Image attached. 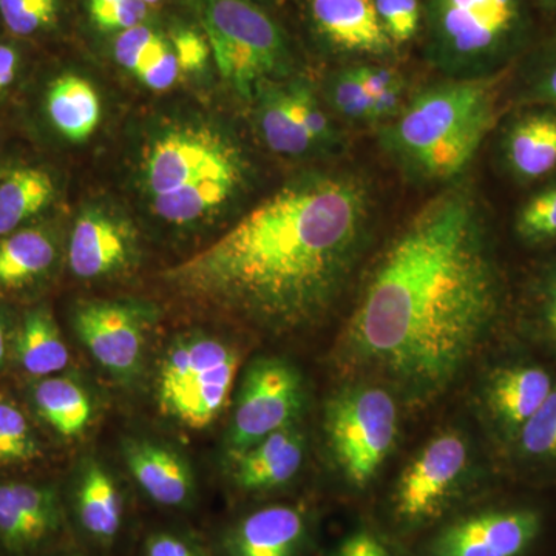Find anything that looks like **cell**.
<instances>
[{
	"instance_id": "6da1fadb",
	"label": "cell",
	"mask_w": 556,
	"mask_h": 556,
	"mask_svg": "<svg viewBox=\"0 0 556 556\" xmlns=\"http://www.w3.org/2000/svg\"><path fill=\"white\" fill-rule=\"evenodd\" d=\"M504 303L481 207L467 190H447L380 255L343 332L345 361L427 404L481 351Z\"/></svg>"
},
{
	"instance_id": "7a4b0ae2",
	"label": "cell",
	"mask_w": 556,
	"mask_h": 556,
	"mask_svg": "<svg viewBox=\"0 0 556 556\" xmlns=\"http://www.w3.org/2000/svg\"><path fill=\"white\" fill-rule=\"evenodd\" d=\"M371 215L362 179L302 175L161 278L179 298L249 327L302 331L342 298L367 248Z\"/></svg>"
},
{
	"instance_id": "3957f363",
	"label": "cell",
	"mask_w": 556,
	"mask_h": 556,
	"mask_svg": "<svg viewBox=\"0 0 556 556\" xmlns=\"http://www.w3.org/2000/svg\"><path fill=\"white\" fill-rule=\"evenodd\" d=\"M251 164L214 121H174L142 149L139 185L156 218L178 228L217 218L247 190Z\"/></svg>"
},
{
	"instance_id": "277c9868",
	"label": "cell",
	"mask_w": 556,
	"mask_h": 556,
	"mask_svg": "<svg viewBox=\"0 0 556 556\" xmlns=\"http://www.w3.org/2000/svg\"><path fill=\"white\" fill-rule=\"evenodd\" d=\"M507 70L426 87L387 121L380 141L409 177L448 181L467 169L495 127Z\"/></svg>"
},
{
	"instance_id": "5b68a950",
	"label": "cell",
	"mask_w": 556,
	"mask_h": 556,
	"mask_svg": "<svg viewBox=\"0 0 556 556\" xmlns=\"http://www.w3.org/2000/svg\"><path fill=\"white\" fill-rule=\"evenodd\" d=\"M477 456L466 434L444 430L428 439L380 503L375 521L399 543L412 544L479 497Z\"/></svg>"
},
{
	"instance_id": "8992f818",
	"label": "cell",
	"mask_w": 556,
	"mask_h": 556,
	"mask_svg": "<svg viewBox=\"0 0 556 556\" xmlns=\"http://www.w3.org/2000/svg\"><path fill=\"white\" fill-rule=\"evenodd\" d=\"M428 56L452 78L507 70L527 46L526 0H427Z\"/></svg>"
},
{
	"instance_id": "52a82bcc",
	"label": "cell",
	"mask_w": 556,
	"mask_h": 556,
	"mask_svg": "<svg viewBox=\"0 0 556 556\" xmlns=\"http://www.w3.org/2000/svg\"><path fill=\"white\" fill-rule=\"evenodd\" d=\"M555 530L556 508L541 496L477 497L407 547L412 556H540Z\"/></svg>"
},
{
	"instance_id": "ba28073f",
	"label": "cell",
	"mask_w": 556,
	"mask_h": 556,
	"mask_svg": "<svg viewBox=\"0 0 556 556\" xmlns=\"http://www.w3.org/2000/svg\"><path fill=\"white\" fill-rule=\"evenodd\" d=\"M241 354L229 340L193 331L164 350L156 369L160 412L189 430L214 426L228 405Z\"/></svg>"
},
{
	"instance_id": "9c48e42d",
	"label": "cell",
	"mask_w": 556,
	"mask_h": 556,
	"mask_svg": "<svg viewBox=\"0 0 556 556\" xmlns=\"http://www.w3.org/2000/svg\"><path fill=\"white\" fill-rule=\"evenodd\" d=\"M222 78L251 100L266 80H280L292 67L283 31L248 0H190Z\"/></svg>"
},
{
	"instance_id": "30bf717a",
	"label": "cell",
	"mask_w": 556,
	"mask_h": 556,
	"mask_svg": "<svg viewBox=\"0 0 556 556\" xmlns=\"http://www.w3.org/2000/svg\"><path fill=\"white\" fill-rule=\"evenodd\" d=\"M325 433L343 484L353 493L367 492L396 448L397 401L372 382L342 387L325 409Z\"/></svg>"
},
{
	"instance_id": "8fae6325",
	"label": "cell",
	"mask_w": 556,
	"mask_h": 556,
	"mask_svg": "<svg viewBox=\"0 0 556 556\" xmlns=\"http://www.w3.org/2000/svg\"><path fill=\"white\" fill-rule=\"evenodd\" d=\"M306 404L302 372L283 357L254 358L241 376L226 434L230 459L263 438L295 426Z\"/></svg>"
},
{
	"instance_id": "7c38bea8",
	"label": "cell",
	"mask_w": 556,
	"mask_h": 556,
	"mask_svg": "<svg viewBox=\"0 0 556 556\" xmlns=\"http://www.w3.org/2000/svg\"><path fill=\"white\" fill-rule=\"evenodd\" d=\"M72 533L60 486L43 479L0 475V555L46 556Z\"/></svg>"
},
{
	"instance_id": "4fadbf2b",
	"label": "cell",
	"mask_w": 556,
	"mask_h": 556,
	"mask_svg": "<svg viewBox=\"0 0 556 556\" xmlns=\"http://www.w3.org/2000/svg\"><path fill=\"white\" fill-rule=\"evenodd\" d=\"M153 314L130 300H86L72 311L76 338L112 378L129 382L139 375Z\"/></svg>"
},
{
	"instance_id": "5bb4252c",
	"label": "cell",
	"mask_w": 556,
	"mask_h": 556,
	"mask_svg": "<svg viewBox=\"0 0 556 556\" xmlns=\"http://www.w3.org/2000/svg\"><path fill=\"white\" fill-rule=\"evenodd\" d=\"M212 556H316L317 517L302 503L249 508L219 530Z\"/></svg>"
},
{
	"instance_id": "9a60e30c",
	"label": "cell",
	"mask_w": 556,
	"mask_h": 556,
	"mask_svg": "<svg viewBox=\"0 0 556 556\" xmlns=\"http://www.w3.org/2000/svg\"><path fill=\"white\" fill-rule=\"evenodd\" d=\"M556 386V371L530 354L506 358L486 372L481 388L485 419L504 448L510 447Z\"/></svg>"
},
{
	"instance_id": "2e32d148",
	"label": "cell",
	"mask_w": 556,
	"mask_h": 556,
	"mask_svg": "<svg viewBox=\"0 0 556 556\" xmlns=\"http://www.w3.org/2000/svg\"><path fill=\"white\" fill-rule=\"evenodd\" d=\"M138 257V232L129 218L100 206L79 212L65 247L73 277L102 280L121 276L134 268Z\"/></svg>"
},
{
	"instance_id": "e0dca14e",
	"label": "cell",
	"mask_w": 556,
	"mask_h": 556,
	"mask_svg": "<svg viewBox=\"0 0 556 556\" xmlns=\"http://www.w3.org/2000/svg\"><path fill=\"white\" fill-rule=\"evenodd\" d=\"M61 262V240L49 219L0 237V302H36Z\"/></svg>"
},
{
	"instance_id": "ac0fdd59",
	"label": "cell",
	"mask_w": 556,
	"mask_h": 556,
	"mask_svg": "<svg viewBox=\"0 0 556 556\" xmlns=\"http://www.w3.org/2000/svg\"><path fill=\"white\" fill-rule=\"evenodd\" d=\"M65 507L70 527L94 547L110 551L123 536L126 500L118 481L100 460L89 459L79 467Z\"/></svg>"
},
{
	"instance_id": "d6986e66",
	"label": "cell",
	"mask_w": 556,
	"mask_h": 556,
	"mask_svg": "<svg viewBox=\"0 0 556 556\" xmlns=\"http://www.w3.org/2000/svg\"><path fill=\"white\" fill-rule=\"evenodd\" d=\"M123 453L131 479L150 503L170 511L193 506L195 477L177 450L152 439L131 438L124 442Z\"/></svg>"
},
{
	"instance_id": "ffe728a7",
	"label": "cell",
	"mask_w": 556,
	"mask_h": 556,
	"mask_svg": "<svg viewBox=\"0 0 556 556\" xmlns=\"http://www.w3.org/2000/svg\"><path fill=\"white\" fill-rule=\"evenodd\" d=\"M36 115L43 129L70 144H83L101 123V98L91 83L73 72H61L40 84Z\"/></svg>"
},
{
	"instance_id": "44dd1931",
	"label": "cell",
	"mask_w": 556,
	"mask_h": 556,
	"mask_svg": "<svg viewBox=\"0 0 556 556\" xmlns=\"http://www.w3.org/2000/svg\"><path fill=\"white\" fill-rule=\"evenodd\" d=\"M305 452L302 431L295 426L283 428L230 459V482L248 496L277 492L299 477Z\"/></svg>"
},
{
	"instance_id": "7402d4cb",
	"label": "cell",
	"mask_w": 556,
	"mask_h": 556,
	"mask_svg": "<svg viewBox=\"0 0 556 556\" xmlns=\"http://www.w3.org/2000/svg\"><path fill=\"white\" fill-rule=\"evenodd\" d=\"M311 20L331 49L386 56L393 43L383 30L375 0H309Z\"/></svg>"
},
{
	"instance_id": "603a6c76",
	"label": "cell",
	"mask_w": 556,
	"mask_h": 556,
	"mask_svg": "<svg viewBox=\"0 0 556 556\" xmlns=\"http://www.w3.org/2000/svg\"><path fill=\"white\" fill-rule=\"evenodd\" d=\"M60 197L56 174L47 164L20 156L0 169V237L49 219Z\"/></svg>"
},
{
	"instance_id": "cb8c5ba5",
	"label": "cell",
	"mask_w": 556,
	"mask_h": 556,
	"mask_svg": "<svg viewBox=\"0 0 556 556\" xmlns=\"http://www.w3.org/2000/svg\"><path fill=\"white\" fill-rule=\"evenodd\" d=\"M501 148L507 170L518 181L551 175L556 169V108L527 105L508 124Z\"/></svg>"
},
{
	"instance_id": "d4e9b609",
	"label": "cell",
	"mask_w": 556,
	"mask_h": 556,
	"mask_svg": "<svg viewBox=\"0 0 556 556\" xmlns=\"http://www.w3.org/2000/svg\"><path fill=\"white\" fill-rule=\"evenodd\" d=\"M11 365L27 380L61 375L68 368V345L49 303H28L17 313Z\"/></svg>"
},
{
	"instance_id": "484cf974",
	"label": "cell",
	"mask_w": 556,
	"mask_h": 556,
	"mask_svg": "<svg viewBox=\"0 0 556 556\" xmlns=\"http://www.w3.org/2000/svg\"><path fill=\"white\" fill-rule=\"evenodd\" d=\"M27 382V407L36 422L65 441L86 433L93 417V402L79 380L61 372Z\"/></svg>"
},
{
	"instance_id": "4316f807",
	"label": "cell",
	"mask_w": 556,
	"mask_h": 556,
	"mask_svg": "<svg viewBox=\"0 0 556 556\" xmlns=\"http://www.w3.org/2000/svg\"><path fill=\"white\" fill-rule=\"evenodd\" d=\"M507 453L521 477L546 484L556 482V386Z\"/></svg>"
},
{
	"instance_id": "83f0119b",
	"label": "cell",
	"mask_w": 556,
	"mask_h": 556,
	"mask_svg": "<svg viewBox=\"0 0 556 556\" xmlns=\"http://www.w3.org/2000/svg\"><path fill=\"white\" fill-rule=\"evenodd\" d=\"M251 100L254 101V121L260 138L273 152L302 156L317 150L289 109L285 79L266 80Z\"/></svg>"
},
{
	"instance_id": "f1b7e54d",
	"label": "cell",
	"mask_w": 556,
	"mask_h": 556,
	"mask_svg": "<svg viewBox=\"0 0 556 556\" xmlns=\"http://www.w3.org/2000/svg\"><path fill=\"white\" fill-rule=\"evenodd\" d=\"M521 327L527 342L556 365V252L527 285Z\"/></svg>"
},
{
	"instance_id": "f546056e",
	"label": "cell",
	"mask_w": 556,
	"mask_h": 556,
	"mask_svg": "<svg viewBox=\"0 0 556 556\" xmlns=\"http://www.w3.org/2000/svg\"><path fill=\"white\" fill-rule=\"evenodd\" d=\"M43 457L46 444L30 409L0 390V471L24 470Z\"/></svg>"
},
{
	"instance_id": "4dcf8cb0",
	"label": "cell",
	"mask_w": 556,
	"mask_h": 556,
	"mask_svg": "<svg viewBox=\"0 0 556 556\" xmlns=\"http://www.w3.org/2000/svg\"><path fill=\"white\" fill-rule=\"evenodd\" d=\"M61 0H0V30L11 39L27 42L58 27Z\"/></svg>"
},
{
	"instance_id": "1f68e13d",
	"label": "cell",
	"mask_w": 556,
	"mask_h": 556,
	"mask_svg": "<svg viewBox=\"0 0 556 556\" xmlns=\"http://www.w3.org/2000/svg\"><path fill=\"white\" fill-rule=\"evenodd\" d=\"M514 229L526 247L556 243V182L538 190L521 204L515 215Z\"/></svg>"
},
{
	"instance_id": "d6a6232c",
	"label": "cell",
	"mask_w": 556,
	"mask_h": 556,
	"mask_svg": "<svg viewBox=\"0 0 556 556\" xmlns=\"http://www.w3.org/2000/svg\"><path fill=\"white\" fill-rule=\"evenodd\" d=\"M285 89L292 115L316 149L334 146V130L311 84L303 79L285 80Z\"/></svg>"
},
{
	"instance_id": "836d02e7",
	"label": "cell",
	"mask_w": 556,
	"mask_h": 556,
	"mask_svg": "<svg viewBox=\"0 0 556 556\" xmlns=\"http://www.w3.org/2000/svg\"><path fill=\"white\" fill-rule=\"evenodd\" d=\"M328 556H412L405 544L388 535L369 518H358L342 536L336 541Z\"/></svg>"
},
{
	"instance_id": "e575fe53",
	"label": "cell",
	"mask_w": 556,
	"mask_h": 556,
	"mask_svg": "<svg viewBox=\"0 0 556 556\" xmlns=\"http://www.w3.org/2000/svg\"><path fill=\"white\" fill-rule=\"evenodd\" d=\"M169 47V39L142 24L116 35L113 54L121 67L137 76L153 61L159 60Z\"/></svg>"
},
{
	"instance_id": "d590c367",
	"label": "cell",
	"mask_w": 556,
	"mask_h": 556,
	"mask_svg": "<svg viewBox=\"0 0 556 556\" xmlns=\"http://www.w3.org/2000/svg\"><path fill=\"white\" fill-rule=\"evenodd\" d=\"M521 101L526 105L556 108V36L543 43L527 65Z\"/></svg>"
},
{
	"instance_id": "8d00e7d4",
	"label": "cell",
	"mask_w": 556,
	"mask_h": 556,
	"mask_svg": "<svg viewBox=\"0 0 556 556\" xmlns=\"http://www.w3.org/2000/svg\"><path fill=\"white\" fill-rule=\"evenodd\" d=\"M327 97L331 108L351 121H371L372 98L358 80L356 70H339L328 80Z\"/></svg>"
},
{
	"instance_id": "74e56055",
	"label": "cell",
	"mask_w": 556,
	"mask_h": 556,
	"mask_svg": "<svg viewBox=\"0 0 556 556\" xmlns=\"http://www.w3.org/2000/svg\"><path fill=\"white\" fill-rule=\"evenodd\" d=\"M375 5L393 46L415 38L420 24L419 0H375Z\"/></svg>"
},
{
	"instance_id": "f35d334b",
	"label": "cell",
	"mask_w": 556,
	"mask_h": 556,
	"mask_svg": "<svg viewBox=\"0 0 556 556\" xmlns=\"http://www.w3.org/2000/svg\"><path fill=\"white\" fill-rule=\"evenodd\" d=\"M141 556H212V552L186 530L160 527L142 538Z\"/></svg>"
},
{
	"instance_id": "ab89813d",
	"label": "cell",
	"mask_w": 556,
	"mask_h": 556,
	"mask_svg": "<svg viewBox=\"0 0 556 556\" xmlns=\"http://www.w3.org/2000/svg\"><path fill=\"white\" fill-rule=\"evenodd\" d=\"M90 20L101 31H126L144 24L149 5L142 0H116L108 5L89 9Z\"/></svg>"
},
{
	"instance_id": "60d3db41",
	"label": "cell",
	"mask_w": 556,
	"mask_h": 556,
	"mask_svg": "<svg viewBox=\"0 0 556 556\" xmlns=\"http://www.w3.org/2000/svg\"><path fill=\"white\" fill-rule=\"evenodd\" d=\"M21 40L0 38V105L10 100L24 80L27 54Z\"/></svg>"
},
{
	"instance_id": "b9f144b4",
	"label": "cell",
	"mask_w": 556,
	"mask_h": 556,
	"mask_svg": "<svg viewBox=\"0 0 556 556\" xmlns=\"http://www.w3.org/2000/svg\"><path fill=\"white\" fill-rule=\"evenodd\" d=\"M169 40L181 73H195L206 67L212 54L206 36L190 28H179L172 33Z\"/></svg>"
},
{
	"instance_id": "7bdbcfd3",
	"label": "cell",
	"mask_w": 556,
	"mask_h": 556,
	"mask_svg": "<svg viewBox=\"0 0 556 556\" xmlns=\"http://www.w3.org/2000/svg\"><path fill=\"white\" fill-rule=\"evenodd\" d=\"M179 75H181V68H179L177 56L170 46L159 60L153 61L149 67L139 72L137 78L150 90L166 91L175 86Z\"/></svg>"
},
{
	"instance_id": "ee69618b",
	"label": "cell",
	"mask_w": 556,
	"mask_h": 556,
	"mask_svg": "<svg viewBox=\"0 0 556 556\" xmlns=\"http://www.w3.org/2000/svg\"><path fill=\"white\" fill-rule=\"evenodd\" d=\"M358 80L369 97L375 98L388 89L404 84L401 73L387 65L364 64L354 65Z\"/></svg>"
},
{
	"instance_id": "f6af8a7d",
	"label": "cell",
	"mask_w": 556,
	"mask_h": 556,
	"mask_svg": "<svg viewBox=\"0 0 556 556\" xmlns=\"http://www.w3.org/2000/svg\"><path fill=\"white\" fill-rule=\"evenodd\" d=\"M16 318L17 314L11 313L10 303L0 302V375L11 367Z\"/></svg>"
},
{
	"instance_id": "bcb514c9",
	"label": "cell",
	"mask_w": 556,
	"mask_h": 556,
	"mask_svg": "<svg viewBox=\"0 0 556 556\" xmlns=\"http://www.w3.org/2000/svg\"><path fill=\"white\" fill-rule=\"evenodd\" d=\"M16 159H20V155H14L13 152H10L9 148H7L2 130H0V169Z\"/></svg>"
},
{
	"instance_id": "7dc6e473",
	"label": "cell",
	"mask_w": 556,
	"mask_h": 556,
	"mask_svg": "<svg viewBox=\"0 0 556 556\" xmlns=\"http://www.w3.org/2000/svg\"><path fill=\"white\" fill-rule=\"evenodd\" d=\"M46 556H86L83 554H79V552H70L67 548H61V551L51 552V554Z\"/></svg>"
},
{
	"instance_id": "c3c4849f",
	"label": "cell",
	"mask_w": 556,
	"mask_h": 556,
	"mask_svg": "<svg viewBox=\"0 0 556 556\" xmlns=\"http://www.w3.org/2000/svg\"><path fill=\"white\" fill-rule=\"evenodd\" d=\"M538 3H540L543 9H546L548 11L556 10V0H536Z\"/></svg>"
},
{
	"instance_id": "681fc988",
	"label": "cell",
	"mask_w": 556,
	"mask_h": 556,
	"mask_svg": "<svg viewBox=\"0 0 556 556\" xmlns=\"http://www.w3.org/2000/svg\"><path fill=\"white\" fill-rule=\"evenodd\" d=\"M116 2V0H89V9L93 7L108 5V3Z\"/></svg>"
},
{
	"instance_id": "f907efd6",
	"label": "cell",
	"mask_w": 556,
	"mask_h": 556,
	"mask_svg": "<svg viewBox=\"0 0 556 556\" xmlns=\"http://www.w3.org/2000/svg\"><path fill=\"white\" fill-rule=\"evenodd\" d=\"M142 2L148 3V5H156V3H160L161 0H142Z\"/></svg>"
}]
</instances>
